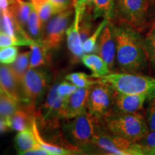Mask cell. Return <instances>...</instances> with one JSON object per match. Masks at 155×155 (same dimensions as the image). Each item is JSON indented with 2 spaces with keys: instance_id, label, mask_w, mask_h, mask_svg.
Here are the masks:
<instances>
[{
  "instance_id": "obj_30",
  "label": "cell",
  "mask_w": 155,
  "mask_h": 155,
  "mask_svg": "<svg viewBox=\"0 0 155 155\" xmlns=\"http://www.w3.org/2000/svg\"><path fill=\"white\" fill-rule=\"evenodd\" d=\"M144 47L147 59L155 68V33L151 32L144 39Z\"/></svg>"
},
{
  "instance_id": "obj_2",
  "label": "cell",
  "mask_w": 155,
  "mask_h": 155,
  "mask_svg": "<svg viewBox=\"0 0 155 155\" xmlns=\"http://www.w3.org/2000/svg\"><path fill=\"white\" fill-rule=\"evenodd\" d=\"M102 121L108 132L133 142H139L150 131L146 119L139 112L123 114L111 111Z\"/></svg>"
},
{
  "instance_id": "obj_4",
  "label": "cell",
  "mask_w": 155,
  "mask_h": 155,
  "mask_svg": "<svg viewBox=\"0 0 155 155\" xmlns=\"http://www.w3.org/2000/svg\"><path fill=\"white\" fill-rule=\"evenodd\" d=\"M70 120L63 126V131L68 141L77 148L88 147L99 128L100 121H97L87 110Z\"/></svg>"
},
{
  "instance_id": "obj_8",
  "label": "cell",
  "mask_w": 155,
  "mask_h": 155,
  "mask_svg": "<svg viewBox=\"0 0 155 155\" xmlns=\"http://www.w3.org/2000/svg\"><path fill=\"white\" fill-rule=\"evenodd\" d=\"M48 73L44 70L29 68L20 83L23 96L28 102L37 105L48 86Z\"/></svg>"
},
{
  "instance_id": "obj_16",
  "label": "cell",
  "mask_w": 155,
  "mask_h": 155,
  "mask_svg": "<svg viewBox=\"0 0 155 155\" xmlns=\"http://www.w3.org/2000/svg\"><path fill=\"white\" fill-rule=\"evenodd\" d=\"M30 68H38L47 66L50 64V50L46 49L42 40H35L30 45Z\"/></svg>"
},
{
  "instance_id": "obj_26",
  "label": "cell",
  "mask_w": 155,
  "mask_h": 155,
  "mask_svg": "<svg viewBox=\"0 0 155 155\" xmlns=\"http://www.w3.org/2000/svg\"><path fill=\"white\" fill-rule=\"evenodd\" d=\"M92 75H88L82 72L72 73L65 76V80L71 82L78 88H90L98 83V79L95 80Z\"/></svg>"
},
{
  "instance_id": "obj_24",
  "label": "cell",
  "mask_w": 155,
  "mask_h": 155,
  "mask_svg": "<svg viewBox=\"0 0 155 155\" xmlns=\"http://www.w3.org/2000/svg\"><path fill=\"white\" fill-rule=\"evenodd\" d=\"M31 2L38 13L42 25L47 22L54 15L59 13L50 0H31Z\"/></svg>"
},
{
  "instance_id": "obj_34",
  "label": "cell",
  "mask_w": 155,
  "mask_h": 155,
  "mask_svg": "<svg viewBox=\"0 0 155 155\" xmlns=\"http://www.w3.org/2000/svg\"><path fill=\"white\" fill-rule=\"evenodd\" d=\"M58 12L72 8L74 6V0H50Z\"/></svg>"
},
{
  "instance_id": "obj_21",
  "label": "cell",
  "mask_w": 155,
  "mask_h": 155,
  "mask_svg": "<svg viewBox=\"0 0 155 155\" xmlns=\"http://www.w3.org/2000/svg\"><path fill=\"white\" fill-rule=\"evenodd\" d=\"M90 6L94 19L104 17L111 20L114 17L115 0H93Z\"/></svg>"
},
{
  "instance_id": "obj_28",
  "label": "cell",
  "mask_w": 155,
  "mask_h": 155,
  "mask_svg": "<svg viewBox=\"0 0 155 155\" xmlns=\"http://www.w3.org/2000/svg\"><path fill=\"white\" fill-rule=\"evenodd\" d=\"M34 41L35 40L31 38H26L11 36L0 31V48L9 46H30Z\"/></svg>"
},
{
  "instance_id": "obj_29",
  "label": "cell",
  "mask_w": 155,
  "mask_h": 155,
  "mask_svg": "<svg viewBox=\"0 0 155 155\" xmlns=\"http://www.w3.org/2000/svg\"><path fill=\"white\" fill-rule=\"evenodd\" d=\"M19 50L17 46L0 48V63L4 65H11L15 61L18 56Z\"/></svg>"
},
{
  "instance_id": "obj_36",
  "label": "cell",
  "mask_w": 155,
  "mask_h": 155,
  "mask_svg": "<svg viewBox=\"0 0 155 155\" xmlns=\"http://www.w3.org/2000/svg\"><path fill=\"white\" fill-rule=\"evenodd\" d=\"M9 129V127L7 124L6 120L3 118L0 117V134H5Z\"/></svg>"
},
{
  "instance_id": "obj_17",
  "label": "cell",
  "mask_w": 155,
  "mask_h": 155,
  "mask_svg": "<svg viewBox=\"0 0 155 155\" xmlns=\"http://www.w3.org/2000/svg\"><path fill=\"white\" fill-rule=\"evenodd\" d=\"M81 62L86 67L92 71V76L95 78H99L109 74L110 70L107 63L98 55L88 53L81 57Z\"/></svg>"
},
{
  "instance_id": "obj_22",
  "label": "cell",
  "mask_w": 155,
  "mask_h": 155,
  "mask_svg": "<svg viewBox=\"0 0 155 155\" xmlns=\"http://www.w3.org/2000/svg\"><path fill=\"white\" fill-rule=\"evenodd\" d=\"M30 52H22L19 54L15 61L12 64H11V65L9 66L19 84H20L25 73L30 68Z\"/></svg>"
},
{
  "instance_id": "obj_32",
  "label": "cell",
  "mask_w": 155,
  "mask_h": 155,
  "mask_svg": "<svg viewBox=\"0 0 155 155\" xmlns=\"http://www.w3.org/2000/svg\"><path fill=\"white\" fill-rule=\"evenodd\" d=\"M146 110V120L150 131H155V96L150 98Z\"/></svg>"
},
{
  "instance_id": "obj_12",
  "label": "cell",
  "mask_w": 155,
  "mask_h": 155,
  "mask_svg": "<svg viewBox=\"0 0 155 155\" xmlns=\"http://www.w3.org/2000/svg\"><path fill=\"white\" fill-rule=\"evenodd\" d=\"M96 51L107 63L110 70H113L116 62V49L115 40L109 23L105 27L98 38Z\"/></svg>"
},
{
  "instance_id": "obj_25",
  "label": "cell",
  "mask_w": 155,
  "mask_h": 155,
  "mask_svg": "<svg viewBox=\"0 0 155 155\" xmlns=\"http://www.w3.org/2000/svg\"><path fill=\"white\" fill-rule=\"evenodd\" d=\"M28 30L29 35L35 40H42V23L35 9H32L28 20Z\"/></svg>"
},
{
  "instance_id": "obj_23",
  "label": "cell",
  "mask_w": 155,
  "mask_h": 155,
  "mask_svg": "<svg viewBox=\"0 0 155 155\" xmlns=\"http://www.w3.org/2000/svg\"><path fill=\"white\" fill-rule=\"evenodd\" d=\"M22 103L5 92L0 93V117L7 119L15 114Z\"/></svg>"
},
{
  "instance_id": "obj_37",
  "label": "cell",
  "mask_w": 155,
  "mask_h": 155,
  "mask_svg": "<svg viewBox=\"0 0 155 155\" xmlns=\"http://www.w3.org/2000/svg\"><path fill=\"white\" fill-rule=\"evenodd\" d=\"M93 0H74V2H76L82 7H88L91 5Z\"/></svg>"
},
{
  "instance_id": "obj_19",
  "label": "cell",
  "mask_w": 155,
  "mask_h": 155,
  "mask_svg": "<svg viewBox=\"0 0 155 155\" xmlns=\"http://www.w3.org/2000/svg\"><path fill=\"white\" fill-rule=\"evenodd\" d=\"M15 146L19 154H24L28 151L40 147L32 127L19 131L15 138Z\"/></svg>"
},
{
  "instance_id": "obj_15",
  "label": "cell",
  "mask_w": 155,
  "mask_h": 155,
  "mask_svg": "<svg viewBox=\"0 0 155 155\" xmlns=\"http://www.w3.org/2000/svg\"><path fill=\"white\" fill-rule=\"evenodd\" d=\"M91 88H78L67 99L65 119H71L86 111Z\"/></svg>"
},
{
  "instance_id": "obj_20",
  "label": "cell",
  "mask_w": 155,
  "mask_h": 155,
  "mask_svg": "<svg viewBox=\"0 0 155 155\" xmlns=\"http://www.w3.org/2000/svg\"><path fill=\"white\" fill-rule=\"evenodd\" d=\"M33 7L32 2H28L24 0H12L9 8L17 22L23 28L28 22Z\"/></svg>"
},
{
  "instance_id": "obj_31",
  "label": "cell",
  "mask_w": 155,
  "mask_h": 155,
  "mask_svg": "<svg viewBox=\"0 0 155 155\" xmlns=\"http://www.w3.org/2000/svg\"><path fill=\"white\" fill-rule=\"evenodd\" d=\"M144 147L145 154H154L155 152V131H150L139 141Z\"/></svg>"
},
{
  "instance_id": "obj_18",
  "label": "cell",
  "mask_w": 155,
  "mask_h": 155,
  "mask_svg": "<svg viewBox=\"0 0 155 155\" xmlns=\"http://www.w3.org/2000/svg\"><path fill=\"white\" fill-rule=\"evenodd\" d=\"M32 129L35 136V138L38 141L39 146L41 148L44 149L49 153L50 155H68L73 154L75 152H78L76 151L70 150V149L65 148V147H62L59 144H55L53 143L49 142L42 138L41 134H40V129H38V124L37 119H35L32 123Z\"/></svg>"
},
{
  "instance_id": "obj_39",
  "label": "cell",
  "mask_w": 155,
  "mask_h": 155,
  "mask_svg": "<svg viewBox=\"0 0 155 155\" xmlns=\"http://www.w3.org/2000/svg\"><path fill=\"white\" fill-rule=\"evenodd\" d=\"M153 32H154V33H155V28L154 29V30H153Z\"/></svg>"
},
{
  "instance_id": "obj_40",
  "label": "cell",
  "mask_w": 155,
  "mask_h": 155,
  "mask_svg": "<svg viewBox=\"0 0 155 155\" xmlns=\"http://www.w3.org/2000/svg\"><path fill=\"white\" fill-rule=\"evenodd\" d=\"M154 154H155V152H154Z\"/></svg>"
},
{
  "instance_id": "obj_35",
  "label": "cell",
  "mask_w": 155,
  "mask_h": 155,
  "mask_svg": "<svg viewBox=\"0 0 155 155\" xmlns=\"http://www.w3.org/2000/svg\"><path fill=\"white\" fill-rule=\"evenodd\" d=\"M24 154H27V155H49L50 154L47 152V151L45 150L44 149H42L40 147H37V148L32 149V150L28 151V152H25Z\"/></svg>"
},
{
  "instance_id": "obj_38",
  "label": "cell",
  "mask_w": 155,
  "mask_h": 155,
  "mask_svg": "<svg viewBox=\"0 0 155 155\" xmlns=\"http://www.w3.org/2000/svg\"><path fill=\"white\" fill-rule=\"evenodd\" d=\"M2 92H3V91L2 90V88H0V93H2Z\"/></svg>"
},
{
  "instance_id": "obj_27",
  "label": "cell",
  "mask_w": 155,
  "mask_h": 155,
  "mask_svg": "<svg viewBox=\"0 0 155 155\" xmlns=\"http://www.w3.org/2000/svg\"><path fill=\"white\" fill-rule=\"evenodd\" d=\"M110 22V19H104V20L100 23L99 25L97 27V28L93 32L91 35L88 37V38L83 43V51L86 54L91 53L93 52L96 51L97 43H98V38L101 34V32L105 28L106 25H108Z\"/></svg>"
},
{
  "instance_id": "obj_3",
  "label": "cell",
  "mask_w": 155,
  "mask_h": 155,
  "mask_svg": "<svg viewBox=\"0 0 155 155\" xmlns=\"http://www.w3.org/2000/svg\"><path fill=\"white\" fill-rule=\"evenodd\" d=\"M98 79L109 83L118 92L145 94L149 99L155 96V78L130 73H113Z\"/></svg>"
},
{
  "instance_id": "obj_33",
  "label": "cell",
  "mask_w": 155,
  "mask_h": 155,
  "mask_svg": "<svg viewBox=\"0 0 155 155\" xmlns=\"http://www.w3.org/2000/svg\"><path fill=\"white\" fill-rule=\"evenodd\" d=\"M78 88L75 85L72 83H69L68 81H64L58 84L57 88L58 94L60 96L63 98H68L71 96L73 93H74Z\"/></svg>"
},
{
  "instance_id": "obj_5",
  "label": "cell",
  "mask_w": 155,
  "mask_h": 155,
  "mask_svg": "<svg viewBox=\"0 0 155 155\" xmlns=\"http://www.w3.org/2000/svg\"><path fill=\"white\" fill-rule=\"evenodd\" d=\"M90 145H94L109 154L144 155V147L139 142H133L121 137L101 131L98 128Z\"/></svg>"
},
{
  "instance_id": "obj_9",
  "label": "cell",
  "mask_w": 155,
  "mask_h": 155,
  "mask_svg": "<svg viewBox=\"0 0 155 155\" xmlns=\"http://www.w3.org/2000/svg\"><path fill=\"white\" fill-rule=\"evenodd\" d=\"M72 8L62 11L54 15L46 25L42 42L48 50H57L61 47L64 35L73 15Z\"/></svg>"
},
{
  "instance_id": "obj_10",
  "label": "cell",
  "mask_w": 155,
  "mask_h": 155,
  "mask_svg": "<svg viewBox=\"0 0 155 155\" xmlns=\"http://www.w3.org/2000/svg\"><path fill=\"white\" fill-rule=\"evenodd\" d=\"M75 16L72 24L66 30L67 43L68 50L72 56V62L78 63L81 61V57L83 55V42L80 35V22L86 7H82L76 2H74Z\"/></svg>"
},
{
  "instance_id": "obj_7",
  "label": "cell",
  "mask_w": 155,
  "mask_h": 155,
  "mask_svg": "<svg viewBox=\"0 0 155 155\" xmlns=\"http://www.w3.org/2000/svg\"><path fill=\"white\" fill-rule=\"evenodd\" d=\"M148 10L149 0H115L114 16L136 30L145 24Z\"/></svg>"
},
{
  "instance_id": "obj_11",
  "label": "cell",
  "mask_w": 155,
  "mask_h": 155,
  "mask_svg": "<svg viewBox=\"0 0 155 155\" xmlns=\"http://www.w3.org/2000/svg\"><path fill=\"white\" fill-rule=\"evenodd\" d=\"M38 109L30 102H22L19 108L11 116L6 119L9 129L20 131L31 127L32 121L37 119Z\"/></svg>"
},
{
  "instance_id": "obj_13",
  "label": "cell",
  "mask_w": 155,
  "mask_h": 155,
  "mask_svg": "<svg viewBox=\"0 0 155 155\" xmlns=\"http://www.w3.org/2000/svg\"><path fill=\"white\" fill-rule=\"evenodd\" d=\"M148 99V96L145 94H127L116 91L113 108L117 113H136L142 109Z\"/></svg>"
},
{
  "instance_id": "obj_14",
  "label": "cell",
  "mask_w": 155,
  "mask_h": 155,
  "mask_svg": "<svg viewBox=\"0 0 155 155\" xmlns=\"http://www.w3.org/2000/svg\"><path fill=\"white\" fill-rule=\"evenodd\" d=\"M0 88L5 92L19 101L28 102L23 96L19 83L13 74L10 67L0 63Z\"/></svg>"
},
{
  "instance_id": "obj_1",
  "label": "cell",
  "mask_w": 155,
  "mask_h": 155,
  "mask_svg": "<svg viewBox=\"0 0 155 155\" xmlns=\"http://www.w3.org/2000/svg\"><path fill=\"white\" fill-rule=\"evenodd\" d=\"M116 49V63L123 73H135L146 66L147 56L144 39L130 25L119 22H109Z\"/></svg>"
},
{
  "instance_id": "obj_41",
  "label": "cell",
  "mask_w": 155,
  "mask_h": 155,
  "mask_svg": "<svg viewBox=\"0 0 155 155\" xmlns=\"http://www.w3.org/2000/svg\"><path fill=\"white\" fill-rule=\"evenodd\" d=\"M0 9H1V8H0Z\"/></svg>"
},
{
  "instance_id": "obj_6",
  "label": "cell",
  "mask_w": 155,
  "mask_h": 155,
  "mask_svg": "<svg viewBox=\"0 0 155 155\" xmlns=\"http://www.w3.org/2000/svg\"><path fill=\"white\" fill-rule=\"evenodd\" d=\"M116 91L109 83L98 80V83L91 88L87 111L97 121H101L113 108Z\"/></svg>"
}]
</instances>
